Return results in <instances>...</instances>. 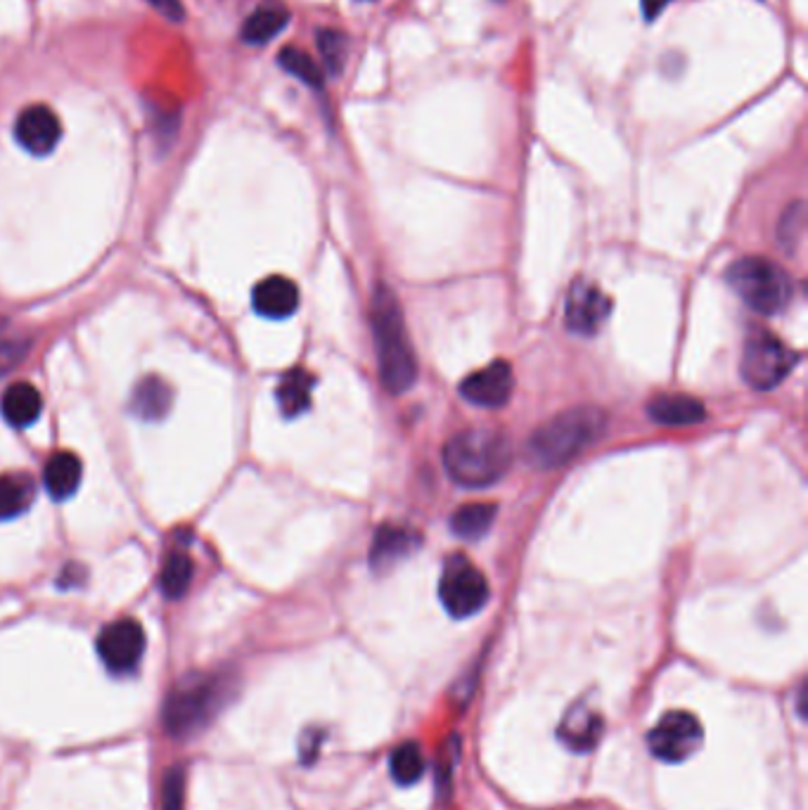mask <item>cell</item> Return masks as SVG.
I'll return each mask as SVG.
<instances>
[{
	"label": "cell",
	"instance_id": "d4e9b609",
	"mask_svg": "<svg viewBox=\"0 0 808 810\" xmlns=\"http://www.w3.org/2000/svg\"><path fill=\"white\" fill-rule=\"evenodd\" d=\"M277 64L294 78H300L302 84L311 88H323V81H325L323 70L318 67L316 60H313L306 51H302V48H294V45L283 48L277 55Z\"/></svg>",
	"mask_w": 808,
	"mask_h": 810
},
{
	"label": "cell",
	"instance_id": "f1b7e54d",
	"mask_svg": "<svg viewBox=\"0 0 808 810\" xmlns=\"http://www.w3.org/2000/svg\"><path fill=\"white\" fill-rule=\"evenodd\" d=\"M801 225H804V204L797 202L791 204L785 213V219L780 223V242L785 244V250H795V242L801 235Z\"/></svg>",
	"mask_w": 808,
	"mask_h": 810
},
{
	"label": "cell",
	"instance_id": "484cf974",
	"mask_svg": "<svg viewBox=\"0 0 808 810\" xmlns=\"http://www.w3.org/2000/svg\"><path fill=\"white\" fill-rule=\"evenodd\" d=\"M192 583V561L186 553H171L169 559L164 561L159 586L169 600L183 598Z\"/></svg>",
	"mask_w": 808,
	"mask_h": 810
},
{
	"label": "cell",
	"instance_id": "7402d4cb",
	"mask_svg": "<svg viewBox=\"0 0 808 810\" xmlns=\"http://www.w3.org/2000/svg\"><path fill=\"white\" fill-rule=\"evenodd\" d=\"M36 498V484L29 474L0 476V522L20 517Z\"/></svg>",
	"mask_w": 808,
	"mask_h": 810
},
{
	"label": "cell",
	"instance_id": "83f0119b",
	"mask_svg": "<svg viewBox=\"0 0 808 810\" xmlns=\"http://www.w3.org/2000/svg\"><path fill=\"white\" fill-rule=\"evenodd\" d=\"M161 810H186V777L180 768H171L164 775Z\"/></svg>",
	"mask_w": 808,
	"mask_h": 810
},
{
	"label": "cell",
	"instance_id": "6da1fadb",
	"mask_svg": "<svg viewBox=\"0 0 808 810\" xmlns=\"http://www.w3.org/2000/svg\"><path fill=\"white\" fill-rule=\"evenodd\" d=\"M513 465V443L491 427H472L458 432L443 445V467L458 486L486 488L507 474Z\"/></svg>",
	"mask_w": 808,
	"mask_h": 810
},
{
	"label": "cell",
	"instance_id": "5bb4252c",
	"mask_svg": "<svg viewBox=\"0 0 808 810\" xmlns=\"http://www.w3.org/2000/svg\"><path fill=\"white\" fill-rule=\"evenodd\" d=\"M420 534L410 532L403 526H382L372 538L370 548V567L375 571H387L389 567H396L399 561L413 555L420 548Z\"/></svg>",
	"mask_w": 808,
	"mask_h": 810
},
{
	"label": "cell",
	"instance_id": "7a4b0ae2",
	"mask_svg": "<svg viewBox=\"0 0 808 810\" xmlns=\"http://www.w3.org/2000/svg\"><path fill=\"white\" fill-rule=\"evenodd\" d=\"M605 424L607 418L598 408H569L536 429L524 445V455L536 470H557L590 449L602 436Z\"/></svg>",
	"mask_w": 808,
	"mask_h": 810
},
{
	"label": "cell",
	"instance_id": "603a6c76",
	"mask_svg": "<svg viewBox=\"0 0 808 810\" xmlns=\"http://www.w3.org/2000/svg\"><path fill=\"white\" fill-rule=\"evenodd\" d=\"M496 515H499V507L493 503H470L455 512L451 519V528H453V534L460 538L480 540L482 536L491 532L493 522H496Z\"/></svg>",
	"mask_w": 808,
	"mask_h": 810
},
{
	"label": "cell",
	"instance_id": "4dcf8cb0",
	"mask_svg": "<svg viewBox=\"0 0 808 810\" xmlns=\"http://www.w3.org/2000/svg\"><path fill=\"white\" fill-rule=\"evenodd\" d=\"M671 3H673V0H640L642 14H646L648 22H654L659 14H662Z\"/></svg>",
	"mask_w": 808,
	"mask_h": 810
},
{
	"label": "cell",
	"instance_id": "ba28073f",
	"mask_svg": "<svg viewBox=\"0 0 808 810\" xmlns=\"http://www.w3.org/2000/svg\"><path fill=\"white\" fill-rule=\"evenodd\" d=\"M702 723L688 711H671L659 720L648 737L650 751L664 764H683L702 747Z\"/></svg>",
	"mask_w": 808,
	"mask_h": 810
},
{
	"label": "cell",
	"instance_id": "9a60e30c",
	"mask_svg": "<svg viewBox=\"0 0 808 810\" xmlns=\"http://www.w3.org/2000/svg\"><path fill=\"white\" fill-rule=\"evenodd\" d=\"M602 727H605L602 716L598 711H592L588 704L579 702L567 711L563 723H559L557 735L571 751L584 754L596 749V744L602 737Z\"/></svg>",
	"mask_w": 808,
	"mask_h": 810
},
{
	"label": "cell",
	"instance_id": "44dd1931",
	"mask_svg": "<svg viewBox=\"0 0 808 810\" xmlns=\"http://www.w3.org/2000/svg\"><path fill=\"white\" fill-rule=\"evenodd\" d=\"M311 393H313V375L304 368H292L287 375H283L277 385V403L283 410L285 418H300L302 412L311 408Z\"/></svg>",
	"mask_w": 808,
	"mask_h": 810
},
{
	"label": "cell",
	"instance_id": "9c48e42d",
	"mask_svg": "<svg viewBox=\"0 0 808 810\" xmlns=\"http://www.w3.org/2000/svg\"><path fill=\"white\" fill-rule=\"evenodd\" d=\"M97 654L114 675H130L145 654V631L134 619L114 621L97 635Z\"/></svg>",
	"mask_w": 808,
	"mask_h": 810
},
{
	"label": "cell",
	"instance_id": "cb8c5ba5",
	"mask_svg": "<svg viewBox=\"0 0 808 810\" xmlns=\"http://www.w3.org/2000/svg\"><path fill=\"white\" fill-rule=\"evenodd\" d=\"M389 770L399 785L403 787L416 785L424 775V754L420 749V744L406 741L401 747H396L389 758Z\"/></svg>",
	"mask_w": 808,
	"mask_h": 810
},
{
	"label": "cell",
	"instance_id": "4fadbf2b",
	"mask_svg": "<svg viewBox=\"0 0 808 810\" xmlns=\"http://www.w3.org/2000/svg\"><path fill=\"white\" fill-rule=\"evenodd\" d=\"M254 311L263 318L283 320L300 308V287L285 275H271L254 287L252 294Z\"/></svg>",
	"mask_w": 808,
	"mask_h": 810
},
{
	"label": "cell",
	"instance_id": "277c9868",
	"mask_svg": "<svg viewBox=\"0 0 808 810\" xmlns=\"http://www.w3.org/2000/svg\"><path fill=\"white\" fill-rule=\"evenodd\" d=\"M225 675H192L180 681L164 704V727L176 739L192 737L213 720L228 699Z\"/></svg>",
	"mask_w": 808,
	"mask_h": 810
},
{
	"label": "cell",
	"instance_id": "e0dca14e",
	"mask_svg": "<svg viewBox=\"0 0 808 810\" xmlns=\"http://www.w3.org/2000/svg\"><path fill=\"white\" fill-rule=\"evenodd\" d=\"M287 24H290V10L280 3V0H266V3H261L250 18L244 20L240 36L250 45H263L273 41Z\"/></svg>",
	"mask_w": 808,
	"mask_h": 810
},
{
	"label": "cell",
	"instance_id": "5b68a950",
	"mask_svg": "<svg viewBox=\"0 0 808 810\" xmlns=\"http://www.w3.org/2000/svg\"><path fill=\"white\" fill-rule=\"evenodd\" d=\"M728 285L752 311L775 316L791 302V280L778 263L764 256H745L728 269Z\"/></svg>",
	"mask_w": 808,
	"mask_h": 810
},
{
	"label": "cell",
	"instance_id": "ac0fdd59",
	"mask_svg": "<svg viewBox=\"0 0 808 810\" xmlns=\"http://www.w3.org/2000/svg\"><path fill=\"white\" fill-rule=\"evenodd\" d=\"M43 410V399L41 393L36 391V387H31L29 382H18L8 387V391L3 393V401H0V412L8 420L10 427H31Z\"/></svg>",
	"mask_w": 808,
	"mask_h": 810
},
{
	"label": "cell",
	"instance_id": "2e32d148",
	"mask_svg": "<svg viewBox=\"0 0 808 810\" xmlns=\"http://www.w3.org/2000/svg\"><path fill=\"white\" fill-rule=\"evenodd\" d=\"M648 415L662 427H692L706 418V410L695 396L657 393L648 401Z\"/></svg>",
	"mask_w": 808,
	"mask_h": 810
},
{
	"label": "cell",
	"instance_id": "3957f363",
	"mask_svg": "<svg viewBox=\"0 0 808 810\" xmlns=\"http://www.w3.org/2000/svg\"><path fill=\"white\" fill-rule=\"evenodd\" d=\"M370 320L377 344L379 377L389 393H406L418 379V360L410 346L401 304L396 299L393 290L379 285L372 294Z\"/></svg>",
	"mask_w": 808,
	"mask_h": 810
},
{
	"label": "cell",
	"instance_id": "8fae6325",
	"mask_svg": "<svg viewBox=\"0 0 808 810\" xmlns=\"http://www.w3.org/2000/svg\"><path fill=\"white\" fill-rule=\"evenodd\" d=\"M515 389V372L507 360H493L486 368L468 375L460 382L463 399L480 408H503Z\"/></svg>",
	"mask_w": 808,
	"mask_h": 810
},
{
	"label": "cell",
	"instance_id": "4316f807",
	"mask_svg": "<svg viewBox=\"0 0 808 810\" xmlns=\"http://www.w3.org/2000/svg\"><path fill=\"white\" fill-rule=\"evenodd\" d=\"M316 43H318V51L323 55L327 72L335 74V76L342 74L346 57H349V39H346L342 31L321 29L318 36H316Z\"/></svg>",
	"mask_w": 808,
	"mask_h": 810
},
{
	"label": "cell",
	"instance_id": "30bf717a",
	"mask_svg": "<svg viewBox=\"0 0 808 810\" xmlns=\"http://www.w3.org/2000/svg\"><path fill=\"white\" fill-rule=\"evenodd\" d=\"M609 311H612L609 296L598 285H592L590 280L579 277L567 294L565 325L574 335L592 337L600 333V327L609 318Z\"/></svg>",
	"mask_w": 808,
	"mask_h": 810
},
{
	"label": "cell",
	"instance_id": "ffe728a7",
	"mask_svg": "<svg viewBox=\"0 0 808 810\" xmlns=\"http://www.w3.org/2000/svg\"><path fill=\"white\" fill-rule=\"evenodd\" d=\"M171 406V389L159 377H145L130 396V410L145 422L161 420Z\"/></svg>",
	"mask_w": 808,
	"mask_h": 810
},
{
	"label": "cell",
	"instance_id": "7c38bea8",
	"mask_svg": "<svg viewBox=\"0 0 808 810\" xmlns=\"http://www.w3.org/2000/svg\"><path fill=\"white\" fill-rule=\"evenodd\" d=\"M14 138L29 155L45 157L62 140V124L51 107L31 105L22 109L18 122H14Z\"/></svg>",
	"mask_w": 808,
	"mask_h": 810
},
{
	"label": "cell",
	"instance_id": "52a82bcc",
	"mask_svg": "<svg viewBox=\"0 0 808 810\" xmlns=\"http://www.w3.org/2000/svg\"><path fill=\"white\" fill-rule=\"evenodd\" d=\"M439 598L453 619H470L489 602V581L474 561L465 555H453L443 565Z\"/></svg>",
	"mask_w": 808,
	"mask_h": 810
},
{
	"label": "cell",
	"instance_id": "8992f818",
	"mask_svg": "<svg viewBox=\"0 0 808 810\" xmlns=\"http://www.w3.org/2000/svg\"><path fill=\"white\" fill-rule=\"evenodd\" d=\"M797 366V354L768 329H754L742 351L739 372L756 391H770Z\"/></svg>",
	"mask_w": 808,
	"mask_h": 810
},
{
	"label": "cell",
	"instance_id": "d6986e66",
	"mask_svg": "<svg viewBox=\"0 0 808 810\" xmlns=\"http://www.w3.org/2000/svg\"><path fill=\"white\" fill-rule=\"evenodd\" d=\"M81 472H84L81 470V460L70 451H62L48 460L43 470V484L55 501H67L78 491Z\"/></svg>",
	"mask_w": 808,
	"mask_h": 810
},
{
	"label": "cell",
	"instance_id": "f546056e",
	"mask_svg": "<svg viewBox=\"0 0 808 810\" xmlns=\"http://www.w3.org/2000/svg\"><path fill=\"white\" fill-rule=\"evenodd\" d=\"M147 3L155 6L167 20H183V3L180 0H147Z\"/></svg>",
	"mask_w": 808,
	"mask_h": 810
}]
</instances>
